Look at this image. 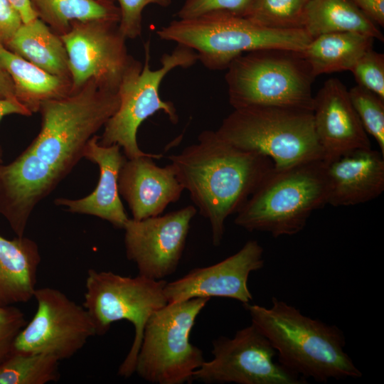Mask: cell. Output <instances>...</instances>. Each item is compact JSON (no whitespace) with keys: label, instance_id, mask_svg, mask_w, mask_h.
<instances>
[{"label":"cell","instance_id":"obj_35","mask_svg":"<svg viewBox=\"0 0 384 384\" xmlns=\"http://www.w3.org/2000/svg\"><path fill=\"white\" fill-rule=\"evenodd\" d=\"M378 26H384V0H350Z\"/></svg>","mask_w":384,"mask_h":384},{"label":"cell","instance_id":"obj_32","mask_svg":"<svg viewBox=\"0 0 384 384\" xmlns=\"http://www.w3.org/2000/svg\"><path fill=\"white\" fill-rule=\"evenodd\" d=\"M119 11L120 20L118 24L119 32L126 39H135L142 32V13L149 4L166 8L171 0H115Z\"/></svg>","mask_w":384,"mask_h":384},{"label":"cell","instance_id":"obj_34","mask_svg":"<svg viewBox=\"0 0 384 384\" xmlns=\"http://www.w3.org/2000/svg\"><path fill=\"white\" fill-rule=\"evenodd\" d=\"M23 23L19 11L9 0H0V43L5 46Z\"/></svg>","mask_w":384,"mask_h":384},{"label":"cell","instance_id":"obj_15","mask_svg":"<svg viewBox=\"0 0 384 384\" xmlns=\"http://www.w3.org/2000/svg\"><path fill=\"white\" fill-rule=\"evenodd\" d=\"M265 265L264 249L255 240H248L235 254L210 266L196 267L183 277L166 282L168 304L197 297H225L244 304L252 300L247 281L251 272Z\"/></svg>","mask_w":384,"mask_h":384},{"label":"cell","instance_id":"obj_17","mask_svg":"<svg viewBox=\"0 0 384 384\" xmlns=\"http://www.w3.org/2000/svg\"><path fill=\"white\" fill-rule=\"evenodd\" d=\"M312 112L324 161L353 150L371 148L348 90L338 79L327 80L314 96Z\"/></svg>","mask_w":384,"mask_h":384},{"label":"cell","instance_id":"obj_19","mask_svg":"<svg viewBox=\"0 0 384 384\" xmlns=\"http://www.w3.org/2000/svg\"><path fill=\"white\" fill-rule=\"evenodd\" d=\"M327 204L351 206L370 201L384 191V156L360 149L325 161Z\"/></svg>","mask_w":384,"mask_h":384},{"label":"cell","instance_id":"obj_24","mask_svg":"<svg viewBox=\"0 0 384 384\" xmlns=\"http://www.w3.org/2000/svg\"><path fill=\"white\" fill-rule=\"evenodd\" d=\"M374 38L356 32L325 33L313 38L302 54L315 77L352 68L373 48Z\"/></svg>","mask_w":384,"mask_h":384},{"label":"cell","instance_id":"obj_21","mask_svg":"<svg viewBox=\"0 0 384 384\" xmlns=\"http://www.w3.org/2000/svg\"><path fill=\"white\" fill-rule=\"evenodd\" d=\"M40 262L34 240L24 235L9 240L0 235V304L26 303L33 298Z\"/></svg>","mask_w":384,"mask_h":384},{"label":"cell","instance_id":"obj_11","mask_svg":"<svg viewBox=\"0 0 384 384\" xmlns=\"http://www.w3.org/2000/svg\"><path fill=\"white\" fill-rule=\"evenodd\" d=\"M213 358L196 370L192 381L206 384H306V380L274 361L277 351L252 323L233 338L213 341Z\"/></svg>","mask_w":384,"mask_h":384},{"label":"cell","instance_id":"obj_3","mask_svg":"<svg viewBox=\"0 0 384 384\" xmlns=\"http://www.w3.org/2000/svg\"><path fill=\"white\" fill-rule=\"evenodd\" d=\"M324 160L274 168L236 213L234 223L274 238L298 234L314 210L327 205Z\"/></svg>","mask_w":384,"mask_h":384},{"label":"cell","instance_id":"obj_23","mask_svg":"<svg viewBox=\"0 0 384 384\" xmlns=\"http://www.w3.org/2000/svg\"><path fill=\"white\" fill-rule=\"evenodd\" d=\"M4 46L46 72L70 80L64 43L40 18L23 23Z\"/></svg>","mask_w":384,"mask_h":384},{"label":"cell","instance_id":"obj_4","mask_svg":"<svg viewBox=\"0 0 384 384\" xmlns=\"http://www.w3.org/2000/svg\"><path fill=\"white\" fill-rule=\"evenodd\" d=\"M118 92L89 81L63 97L40 107L41 130L27 147L65 178L83 157L88 141L114 114Z\"/></svg>","mask_w":384,"mask_h":384},{"label":"cell","instance_id":"obj_22","mask_svg":"<svg viewBox=\"0 0 384 384\" xmlns=\"http://www.w3.org/2000/svg\"><path fill=\"white\" fill-rule=\"evenodd\" d=\"M0 68L11 78L16 99L32 114L47 100L67 96L71 80L51 75L0 43Z\"/></svg>","mask_w":384,"mask_h":384},{"label":"cell","instance_id":"obj_29","mask_svg":"<svg viewBox=\"0 0 384 384\" xmlns=\"http://www.w3.org/2000/svg\"><path fill=\"white\" fill-rule=\"evenodd\" d=\"M348 93L365 131L376 141L384 156V100L358 85Z\"/></svg>","mask_w":384,"mask_h":384},{"label":"cell","instance_id":"obj_33","mask_svg":"<svg viewBox=\"0 0 384 384\" xmlns=\"http://www.w3.org/2000/svg\"><path fill=\"white\" fill-rule=\"evenodd\" d=\"M26 324L21 309L13 305L0 304V363L12 352L15 339Z\"/></svg>","mask_w":384,"mask_h":384},{"label":"cell","instance_id":"obj_1","mask_svg":"<svg viewBox=\"0 0 384 384\" xmlns=\"http://www.w3.org/2000/svg\"><path fill=\"white\" fill-rule=\"evenodd\" d=\"M194 206L210 225L219 246L227 218L236 214L274 165L268 157L240 149L204 130L198 142L168 157Z\"/></svg>","mask_w":384,"mask_h":384},{"label":"cell","instance_id":"obj_27","mask_svg":"<svg viewBox=\"0 0 384 384\" xmlns=\"http://www.w3.org/2000/svg\"><path fill=\"white\" fill-rule=\"evenodd\" d=\"M60 361L45 353L12 351L0 363V384H46L59 378Z\"/></svg>","mask_w":384,"mask_h":384},{"label":"cell","instance_id":"obj_2","mask_svg":"<svg viewBox=\"0 0 384 384\" xmlns=\"http://www.w3.org/2000/svg\"><path fill=\"white\" fill-rule=\"evenodd\" d=\"M242 306L251 323L276 350L279 362L290 371L321 383L362 377L345 351L343 333L336 325L306 316L274 297L269 307L250 303Z\"/></svg>","mask_w":384,"mask_h":384},{"label":"cell","instance_id":"obj_25","mask_svg":"<svg viewBox=\"0 0 384 384\" xmlns=\"http://www.w3.org/2000/svg\"><path fill=\"white\" fill-rule=\"evenodd\" d=\"M304 28L311 38L325 33L356 32L384 41L379 27L350 0H310Z\"/></svg>","mask_w":384,"mask_h":384},{"label":"cell","instance_id":"obj_7","mask_svg":"<svg viewBox=\"0 0 384 384\" xmlns=\"http://www.w3.org/2000/svg\"><path fill=\"white\" fill-rule=\"evenodd\" d=\"M225 79L233 109L274 106L313 110L315 76L302 51L263 49L235 58Z\"/></svg>","mask_w":384,"mask_h":384},{"label":"cell","instance_id":"obj_28","mask_svg":"<svg viewBox=\"0 0 384 384\" xmlns=\"http://www.w3.org/2000/svg\"><path fill=\"white\" fill-rule=\"evenodd\" d=\"M310 0H252L244 17L270 29H304Z\"/></svg>","mask_w":384,"mask_h":384},{"label":"cell","instance_id":"obj_36","mask_svg":"<svg viewBox=\"0 0 384 384\" xmlns=\"http://www.w3.org/2000/svg\"><path fill=\"white\" fill-rule=\"evenodd\" d=\"M20 114L31 116L32 113L17 100L2 99L0 100V122L2 119L9 114ZM2 149L0 146V163H2Z\"/></svg>","mask_w":384,"mask_h":384},{"label":"cell","instance_id":"obj_16","mask_svg":"<svg viewBox=\"0 0 384 384\" xmlns=\"http://www.w3.org/2000/svg\"><path fill=\"white\" fill-rule=\"evenodd\" d=\"M63 178L27 148L10 164L0 163V214L16 236L24 235L34 208Z\"/></svg>","mask_w":384,"mask_h":384},{"label":"cell","instance_id":"obj_37","mask_svg":"<svg viewBox=\"0 0 384 384\" xmlns=\"http://www.w3.org/2000/svg\"><path fill=\"white\" fill-rule=\"evenodd\" d=\"M14 99V88L9 75L0 68V100Z\"/></svg>","mask_w":384,"mask_h":384},{"label":"cell","instance_id":"obj_6","mask_svg":"<svg viewBox=\"0 0 384 384\" xmlns=\"http://www.w3.org/2000/svg\"><path fill=\"white\" fill-rule=\"evenodd\" d=\"M215 132L240 149L268 157L274 168L324 160L311 110L274 106L233 109Z\"/></svg>","mask_w":384,"mask_h":384},{"label":"cell","instance_id":"obj_8","mask_svg":"<svg viewBox=\"0 0 384 384\" xmlns=\"http://www.w3.org/2000/svg\"><path fill=\"white\" fill-rule=\"evenodd\" d=\"M210 298L197 297L167 304L146 323L134 373L154 384H183L206 361L203 351L191 343L195 321Z\"/></svg>","mask_w":384,"mask_h":384},{"label":"cell","instance_id":"obj_30","mask_svg":"<svg viewBox=\"0 0 384 384\" xmlns=\"http://www.w3.org/2000/svg\"><path fill=\"white\" fill-rule=\"evenodd\" d=\"M350 71L358 85L384 100V55L372 49L365 53Z\"/></svg>","mask_w":384,"mask_h":384},{"label":"cell","instance_id":"obj_5","mask_svg":"<svg viewBox=\"0 0 384 384\" xmlns=\"http://www.w3.org/2000/svg\"><path fill=\"white\" fill-rule=\"evenodd\" d=\"M161 40L196 51L208 69H226L237 57L263 49L302 51L312 39L304 29L275 30L249 19L225 14L177 18L156 31Z\"/></svg>","mask_w":384,"mask_h":384},{"label":"cell","instance_id":"obj_26","mask_svg":"<svg viewBox=\"0 0 384 384\" xmlns=\"http://www.w3.org/2000/svg\"><path fill=\"white\" fill-rule=\"evenodd\" d=\"M37 17L56 34L68 32L73 21H104L118 23L115 0H30Z\"/></svg>","mask_w":384,"mask_h":384},{"label":"cell","instance_id":"obj_10","mask_svg":"<svg viewBox=\"0 0 384 384\" xmlns=\"http://www.w3.org/2000/svg\"><path fill=\"white\" fill-rule=\"evenodd\" d=\"M166 283L164 279L139 274L130 277L94 269L87 272L82 306L94 324L96 334H105L112 323L121 320L131 322L134 328L132 344L118 369L122 377L129 378L134 373L149 318L168 304L164 291Z\"/></svg>","mask_w":384,"mask_h":384},{"label":"cell","instance_id":"obj_9","mask_svg":"<svg viewBox=\"0 0 384 384\" xmlns=\"http://www.w3.org/2000/svg\"><path fill=\"white\" fill-rule=\"evenodd\" d=\"M149 59V42L147 41L144 43V63L139 61L124 76L117 90L118 109L104 126L99 138V143L102 146L118 144L127 159L151 154L139 149L137 139L139 126L147 118L163 111L171 123L177 124V110L171 102L161 98L160 85L173 69L189 68L198 61L195 50L181 44H176L170 53L162 55L161 67L158 69L150 68Z\"/></svg>","mask_w":384,"mask_h":384},{"label":"cell","instance_id":"obj_20","mask_svg":"<svg viewBox=\"0 0 384 384\" xmlns=\"http://www.w3.org/2000/svg\"><path fill=\"white\" fill-rule=\"evenodd\" d=\"M99 137L94 135L87 142L83 157L96 164L100 176L95 189L88 196L80 199L59 198L55 200L57 206L66 207L68 211L94 215L123 229L129 220L122 203L118 189L120 169L126 159L118 144L102 146Z\"/></svg>","mask_w":384,"mask_h":384},{"label":"cell","instance_id":"obj_12","mask_svg":"<svg viewBox=\"0 0 384 384\" xmlns=\"http://www.w3.org/2000/svg\"><path fill=\"white\" fill-rule=\"evenodd\" d=\"M33 298L36 313L18 334L12 351L48 354L60 361L73 357L97 335L85 307L60 290L36 288Z\"/></svg>","mask_w":384,"mask_h":384},{"label":"cell","instance_id":"obj_13","mask_svg":"<svg viewBox=\"0 0 384 384\" xmlns=\"http://www.w3.org/2000/svg\"><path fill=\"white\" fill-rule=\"evenodd\" d=\"M60 36L68 53L72 91L92 81L117 92L124 76L139 62L129 54L118 23L73 21Z\"/></svg>","mask_w":384,"mask_h":384},{"label":"cell","instance_id":"obj_38","mask_svg":"<svg viewBox=\"0 0 384 384\" xmlns=\"http://www.w3.org/2000/svg\"><path fill=\"white\" fill-rule=\"evenodd\" d=\"M11 4L19 11L23 23H28L36 18H38L33 11L30 0H9Z\"/></svg>","mask_w":384,"mask_h":384},{"label":"cell","instance_id":"obj_18","mask_svg":"<svg viewBox=\"0 0 384 384\" xmlns=\"http://www.w3.org/2000/svg\"><path fill=\"white\" fill-rule=\"evenodd\" d=\"M161 156L151 153L126 157L120 169L119 193L127 203L134 220L161 215L169 204L179 200L184 191L171 163L160 167L153 161Z\"/></svg>","mask_w":384,"mask_h":384},{"label":"cell","instance_id":"obj_31","mask_svg":"<svg viewBox=\"0 0 384 384\" xmlns=\"http://www.w3.org/2000/svg\"><path fill=\"white\" fill-rule=\"evenodd\" d=\"M252 0H185L176 13L178 18H191L212 14L244 17Z\"/></svg>","mask_w":384,"mask_h":384},{"label":"cell","instance_id":"obj_14","mask_svg":"<svg viewBox=\"0 0 384 384\" xmlns=\"http://www.w3.org/2000/svg\"><path fill=\"white\" fill-rule=\"evenodd\" d=\"M197 211L189 205L140 220L129 218L123 228L125 252L139 275L162 280L176 270Z\"/></svg>","mask_w":384,"mask_h":384}]
</instances>
